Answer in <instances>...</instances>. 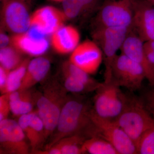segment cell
Here are the masks:
<instances>
[{"label": "cell", "mask_w": 154, "mask_h": 154, "mask_svg": "<svg viewBox=\"0 0 154 154\" xmlns=\"http://www.w3.org/2000/svg\"></svg>", "instance_id": "obj_35"}, {"label": "cell", "mask_w": 154, "mask_h": 154, "mask_svg": "<svg viewBox=\"0 0 154 154\" xmlns=\"http://www.w3.org/2000/svg\"><path fill=\"white\" fill-rule=\"evenodd\" d=\"M29 90H18L9 93L11 112L20 116L33 111L34 100Z\"/></svg>", "instance_id": "obj_19"}, {"label": "cell", "mask_w": 154, "mask_h": 154, "mask_svg": "<svg viewBox=\"0 0 154 154\" xmlns=\"http://www.w3.org/2000/svg\"><path fill=\"white\" fill-rule=\"evenodd\" d=\"M30 61L28 59H25L19 66L10 71L6 85L5 94L19 90Z\"/></svg>", "instance_id": "obj_25"}, {"label": "cell", "mask_w": 154, "mask_h": 154, "mask_svg": "<svg viewBox=\"0 0 154 154\" xmlns=\"http://www.w3.org/2000/svg\"><path fill=\"white\" fill-rule=\"evenodd\" d=\"M135 0H104L96 18V28H132Z\"/></svg>", "instance_id": "obj_6"}, {"label": "cell", "mask_w": 154, "mask_h": 154, "mask_svg": "<svg viewBox=\"0 0 154 154\" xmlns=\"http://www.w3.org/2000/svg\"><path fill=\"white\" fill-rule=\"evenodd\" d=\"M69 61L88 74H94L103 61L100 46L94 40H87L80 43L71 54Z\"/></svg>", "instance_id": "obj_11"}, {"label": "cell", "mask_w": 154, "mask_h": 154, "mask_svg": "<svg viewBox=\"0 0 154 154\" xmlns=\"http://www.w3.org/2000/svg\"><path fill=\"white\" fill-rule=\"evenodd\" d=\"M144 42L133 30L127 36L120 50L121 53L139 64L145 72L146 79L154 86V74L149 65L143 48Z\"/></svg>", "instance_id": "obj_15"}, {"label": "cell", "mask_w": 154, "mask_h": 154, "mask_svg": "<svg viewBox=\"0 0 154 154\" xmlns=\"http://www.w3.org/2000/svg\"><path fill=\"white\" fill-rule=\"evenodd\" d=\"M142 99L146 108L154 118V88L147 91Z\"/></svg>", "instance_id": "obj_30"}, {"label": "cell", "mask_w": 154, "mask_h": 154, "mask_svg": "<svg viewBox=\"0 0 154 154\" xmlns=\"http://www.w3.org/2000/svg\"><path fill=\"white\" fill-rule=\"evenodd\" d=\"M50 67V62L46 58L38 57L30 60L19 90H29L40 82L47 75Z\"/></svg>", "instance_id": "obj_18"}, {"label": "cell", "mask_w": 154, "mask_h": 154, "mask_svg": "<svg viewBox=\"0 0 154 154\" xmlns=\"http://www.w3.org/2000/svg\"><path fill=\"white\" fill-rule=\"evenodd\" d=\"M63 75L71 76L84 83L91 91H96L102 85L90 76L85 72L72 63L69 61L66 62L62 66Z\"/></svg>", "instance_id": "obj_22"}, {"label": "cell", "mask_w": 154, "mask_h": 154, "mask_svg": "<svg viewBox=\"0 0 154 154\" xmlns=\"http://www.w3.org/2000/svg\"><path fill=\"white\" fill-rule=\"evenodd\" d=\"M92 124L91 137H100L108 141L119 154H137L136 145L114 119L102 118L93 109L90 113Z\"/></svg>", "instance_id": "obj_5"}, {"label": "cell", "mask_w": 154, "mask_h": 154, "mask_svg": "<svg viewBox=\"0 0 154 154\" xmlns=\"http://www.w3.org/2000/svg\"><path fill=\"white\" fill-rule=\"evenodd\" d=\"M132 29L144 42L154 40V6L146 0H135Z\"/></svg>", "instance_id": "obj_12"}, {"label": "cell", "mask_w": 154, "mask_h": 154, "mask_svg": "<svg viewBox=\"0 0 154 154\" xmlns=\"http://www.w3.org/2000/svg\"><path fill=\"white\" fill-rule=\"evenodd\" d=\"M10 112L9 93L3 94L0 97V121L8 119Z\"/></svg>", "instance_id": "obj_28"}, {"label": "cell", "mask_w": 154, "mask_h": 154, "mask_svg": "<svg viewBox=\"0 0 154 154\" xmlns=\"http://www.w3.org/2000/svg\"><path fill=\"white\" fill-rule=\"evenodd\" d=\"M100 0H64L63 12L67 19H72L99 6Z\"/></svg>", "instance_id": "obj_20"}, {"label": "cell", "mask_w": 154, "mask_h": 154, "mask_svg": "<svg viewBox=\"0 0 154 154\" xmlns=\"http://www.w3.org/2000/svg\"><path fill=\"white\" fill-rule=\"evenodd\" d=\"M137 147V154H154V124L143 135Z\"/></svg>", "instance_id": "obj_26"}, {"label": "cell", "mask_w": 154, "mask_h": 154, "mask_svg": "<svg viewBox=\"0 0 154 154\" xmlns=\"http://www.w3.org/2000/svg\"><path fill=\"white\" fill-rule=\"evenodd\" d=\"M30 17L24 0H4L2 11V25L14 34L25 33L30 27Z\"/></svg>", "instance_id": "obj_9"}, {"label": "cell", "mask_w": 154, "mask_h": 154, "mask_svg": "<svg viewBox=\"0 0 154 154\" xmlns=\"http://www.w3.org/2000/svg\"><path fill=\"white\" fill-rule=\"evenodd\" d=\"M11 45L22 53L38 57L47 51L49 44L46 38H34L25 32L14 34L11 37Z\"/></svg>", "instance_id": "obj_17"}, {"label": "cell", "mask_w": 154, "mask_h": 154, "mask_svg": "<svg viewBox=\"0 0 154 154\" xmlns=\"http://www.w3.org/2000/svg\"><path fill=\"white\" fill-rule=\"evenodd\" d=\"M63 75L64 76V87L67 91L75 94L91 91L86 85L79 80L69 75Z\"/></svg>", "instance_id": "obj_27"}, {"label": "cell", "mask_w": 154, "mask_h": 154, "mask_svg": "<svg viewBox=\"0 0 154 154\" xmlns=\"http://www.w3.org/2000/svg\"><path fill=\"white\" fill-rule=\"evenodd\" d=\"M83 150L84 154H119L116 149L108 141L96 136L85 140Z\"/></svg>", "instance_id": "obj_21"}, {"label": "cell", "mask_w": 154, "mask_h": 154, "mask_svg": "<svg viewBox=\"0 0 154 154\" xmlns=\"http://www.w3.org/2000/svg\"><path fill=\"white\" fill-rule=\"evenodd\" d=\"M53 1H56V2H63L64 0H53Z\"/></svg>", "instance_id": "obj_34"}, {"label": "cell", "mask_w": 154, "mask_h": 154, "mask_svg": "<svg viewBox=\"0 0 154 154\" xmlns=\"http://www.w3.org/2000/svg\"><path fill=\"white\" fill-rule=\"evenodd\" d=\"M114 120L136 146L144 133L154 124V118L142 99L133 96H127L124 109Z\"/></svg>", "instance_id": "obj_3"}, {"label": "cell", "mask_w": 154, "mask_h": 154, "mask_svg": "<svg viewBox=\"0 0 154 154\" xmlns=\"http://www.w3.org/2000/svg\"><path fill=\"white\" fill-rule=\"evenodd\" d=\"M143 48L149 65L154 74V40L144 42Z\"/></svg>", "instance_id": "obj_29"}, {"label": "cell", "mask_w": 154, "mask_h": 154, "mask_svg": "<svg viewBox=\"0 0 154 154\" xmlns=\"http://www.w3.org/2000/svg\"><path fill=\"white\" fill-rule=\"evenodd\" d=\"M111 81L120 87L135 91L141 87L146 79L143 68L126 55H117L112 66Z\"/></svg>", "instance_id": "obj_8"}, {"label": "cell", "mask_w": 154, "mask_h": 154, "mask_svg": "<svg viewBox=\"0 0 154 154\" xmlns=\"http://www.w3.org/2000/svg\"><path fill=\"white\" fill-rule=\"evenodd\" d=\"M66 19L63 11L45 6L37 9L31 15L30 27H36L47 36L52 35L64 25Z\"/></svg>", "instance_id": "obj_13"}, {"label": "cell", "mask_w": 154, "mask_h": 154, "mask_svg": "<svg viewBox=\"0 0 154 154\" xmlns=\"http://www.w3.org/2000/svg\"><path fill=\"white\" fill-rule=\"evenodd\" d=\"M80 34L72 25H63L51 35V44L56 52L71 54L80 44Z\"/></svg>", "instance_id": "obj_16"}, {"label": "cell", "mask_w": 154, "mask_h": 154, "mask_svg": "<svg viewBox=\"0 0 154 154\" xmlns=\"http://www.w3.org/2000/svg\"><path fill=\"white\" fill-rule=\"evenodd\" d=\"M91 110L81 99L68 100L62 109L55 134L46 148L55 144L63 138L73 135L82 134L83 131L91 128Z\"/></svg>", "instance_id": "obj_1"}, {"label": "cell", "mask_w": 154, "mask_h": 154, "mask_svg": "<svg viewBox=\"0 0 154 154\" xmlns=\"http://www.w3.org/2000/svg\"><path fill=\"white\" fill-rule=\"evenodd\" d=\"M10 71L0 66V91L2 94H5L6 85Z\"/></svg>", "instance_id": "obj_31"}, {"label": "cell", "mask_w": 154, "mask_h": 154, "mask_svg": "<svg viewBox=\"0 0 154 154\" xmlns=\"http://www.w3.org/2000/svg\"><path fill=\"white\" fill-rule=\"evenodd\" d=\"M86 140L82 134L73 135L62 139L54 145L60 149L61 154H84L83 145Z\"/></svg>", "instance_id": "obj_23"}, {"label": "cell", "mask_w": 154, "mask_h": 154, "mask_svg": "<svg viewBox=\"0 0 154 154\" xmlns=\"http://www.w3.org/2000/svg\"><path fill=\"white\" fill-rule=\"evenodd\" d=\"M146 1L147 2L150 3L152 5H153L154 6V0H146Z\"/></svg>", "instance_id": "obj_33"}, {"label": "cell", "mask_w": 154, "mask_h": 154, "mask_svg": "<svg viewBox=\"0 0 154 154\" xmlns=\"http://www.w3.org/2000/svg\"><path fill=\"white\" fill-rule=\"evenodd\" d=\"M66 90L56 81L43 88V93L36 100L37 111L44 124L45 138L55 131L62 109L68 101Z\"/></svg>", "instance_id": "obj_2"}, {"label": "cell", "mask_w": 154, "mask_h": 154, "mask_svg": "<svg viewBox=\"0 0 154 154\" xmlns=\"http://www.w3.org/2000/svg\"><path fill=\"white\" fill-rule=\"evenodd\" d=\"M11 44V38H9L8 35L3 31H1L0 34V47L4 48L9 46Z\"/></svg>", "instance_id": "obj_32"}, {"label": "cell", "mask_w": 154, "mask_h": 154, "mask_svg": "<svg viewBox=\"0 0 154 154\" xmlns=\"http://www.w3.org/2000/svg\"><path fill=\"white\" fill-rule=\"evenodd\" d=\"M132 28L125 27L96 28L93 33L94 41L102 49L105 63L104 82H110L112 78V66L117 52Z\"/></svg>", "instance_id": "obj_4"}, {"label": "cell", "mask_w": 154, "mask_h": 154, "mask_svg": "<svg viewBox=\"0 0 154 154\" xmlns=\"http://www.w3.org/2000/svg\"><path fill=\"white\" fill-rule=\"evenodd\" d=\"M22 54L11 45L1 48V66L10 71L16 68L24 60L22 59Z\"/></svg>", "instance_id": "obj_24"}, {"label": "cell", "mask_w": 154, "mask_h": 154, "mask_svg": "<svg viewBox=\"0 0 154 154\" xmlns=\"http://www.w3.org/2000/svg\"><path fill=\"white\" fill-rule=\"evenodd\" d=\"M26 136L19 124L13 119L0 121L1 152L12 154H27L29 146Z\"/></svg>", "instance_id": "obj_10"}, {"label": "cell", "mask_w": 154, "mask_h": 154, "mask_svg": "<svg viewBox=\"0 0 154 154\" xmlns=\"http://www.w3.org/2000/svg\"><path fill=\"white\" fill-rule=\"evenodd\" d=\"M18 122L30 143L31 152L39 150L46 139L44 124L37 110L19 116Z\"/></svg>", "instance_id": "obj_14"}, {"label": "cell", "mask_w": 154, "mask_h": 154, "mask_svg": "<svg viewBox=\"0 0 154 154\" xmlns=\"http://www.w3.org/2000/svg\"><path fill=\"white\" fill-rule=\"evenodd\" d=\"M97 91L93 110L102 118L115 119L120 115L127 99L120 87L112 81L103 82Z\"/></svg>", "instance_id": "obj_7"}]
</instances>
